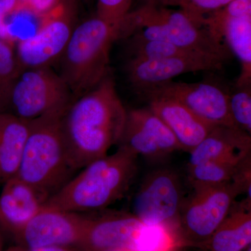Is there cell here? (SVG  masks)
Here are the masks:
<instances>
[{
    "mask_svg": "<svg viewBox=\"0 0 251 251\" xmlns=\"http://www.w3.org/2000/svg\"><path fill=\"white\" fill-rule=\"evenodd\" d=\"M149 108L166 124L181 151L189 153L216 126L193 113L176 100L163 97L149 98Z\"/></svg>",
    "mask_w": 251,
    "mask_h": 251,
    "instance_id": "cell-17",
    "label": "cell"
},
{
    "mask_svg": "<svg viewBox=\"0 0 251 251\" xmlns=\"http://www.w3.org/2000/svg\"><path fill=\"white\" fill-rule=\"evenodd\" d=\"M182 197L177 173L169 168L156 170L140 184L133 200L132 214L149 226H164L179 231Z\"/></svg>",
    "mask_w": 251,
    "mask_h": 251,
    "instance_id": "cell-9",
    "label": "cell"
},
{
    "mask_svg": "<svg viewBox=\"0 0 251 251\" xmlns=\"http://www.w3.org/2000/svg\"><path fill=\"white\" fill-rule=\"evenodd\" d=\"M2 230H1V227H0V251H3V237H2Z\"/></svg>",
    "mask_w": 251,
    "mask_h": 251,
    "instance_id": "cell-33",
    "label": "cell"
},
{
    "mask_svg": "<svg viewBox=\"0 0 251 251\" xmlns=\"http://www.w3.org/2000/svg\"><path fill=\"white\" fill-rule=\"evenodd\" d=\"M140 93L147 99L163 97L173 99L211 125L237 128L229 113V94L215 84L172 80L142 91Z\"/></svg>",
    "mask_w": 251,
    "mask_h": 251,
    "instance_id": "cell-12",
    "label": "cell"
},
{
    "mask_svg": "<svg viewBox=\"0 0 251 251\" xmlns=\"http://www.w3.org/2000/svg\"><path fill=\"white\" fill-rule=\"evenodd\" d=\"M231 182L242 194H246V198L251 200V154L239 163Z\"/></svg>",
    "mask_w": 251,
    "mask_h": 251,
    "instance_id": "cell-27",
    "label": "cell"
},
{
    "mask_svg": "<svg viewBox=\"0 0 251 251\" xmlns=\"http://www.w3.org/2000/svg\"><path fill=\"white\" fill-rule=\"evenodd\" d=\"M246 251H251V247H248L247 249H246Z\"/></svg>",
    "mask_w": 251,
    "mask_h": 251,
    "instance_id": "cell-35",
    "label": "cell"
},
{
    "mask_svg": "<svg viewBox=\"0 0 251 251\" xmlns=\"http://www.w3.org/2000/svg\"><path fill=\"white\" fill-rule=\"evenodd\" d=\"M138 156L125 148L101 157L82 168L44 207L70 212L104 210L122 199L138 172Z\"/></svg>",
    "mask_w": 251,
    "mask_h": 251,
    "instance_id": "cell-2",
    "label": "cell"
},
{
    "mask_svg": "<svg viewBox=\"0 0 251 251\" xmlns=\"http://www.w3.org/2000/svg\"><path fill=\"white\" fill-rule=\"evenodd\" d=\"M69 0H18L20 13H27L43 18Z\"/></svg>",
    "mask_w": 251,
    "mask_h": 251,
    "instance_id": "cell-26",
    "label": "cell"
},
{
    "mask_svg": "<svg viewBox=\"0 0 251 251\" xmlns=\"http://www.w3.org/2000/svg\"><path fill=\"white\" fill-rule=\"evenodd\" d=\"M232 0H177L175 6H179L190 16L202 25L206 15L215 12L228 4Z\"/></svg>",
    "mask_w": 251,
    "mask_h": 251,
    "instance_id": "cell-25",
    "label": "cell"
},
{
    "mask_svg": "<svg viewBox=\"0 0 251 251\" xmlns=\"http://www.w3.org/2000/svg\"><path fill=\"white\" fill-rule=\"evenodd\" d=\"M0 4L7 16L20 13L18 0H0Z\"/></svg>",
    "mask_w": 251,
    "mask_h": 251,
    "instance_id": "cell-29",
    "label": "cell"
},
{
    "mask_svg": "<svg viewBox=\"0 0 251 251\" xmlns=\"http://www.w3.org/2000/svg\"><path fill=\"white\" fill-rule=\"evenodd\" d=\"M202 25L228 50L241 64L237 87L251 85V16H228L220 10L203 18Z\"/></svg>",
    "mask_w": 251,
    "mask_h": 251,
    "instance_id": "cell-15",
    "label": "cell"
},
{
    "mask_svg": "<svg viewBox=\"0 0 251 251\" xmlns=\"http://www.w3.org/2000/svg\"><path fill=\"white\" fill-rule=\"evenodd\" d=\"M121 31L124 39L135 35L226 59L229 55L228 49L223 41L184 11L153 3L130 11L122 22Z\"/></svg>",
    "mask_w": 251,
    "mask_h": 251,
    "instance_id": "cell-5",
    "label": "cell"
},
{
    "mask_svg": "<svg viewBox=\"0 0 251 251\" xmlns=\"http://www.w3.org/2000/svg\"><path fill=\"white\" fill-rule=\"evenodd\" d=\"M229 110L235 126L251 135V85L237 87L229 94Z\"/></svg>",
    "mask_w": 251,
    "mask_h": 251,
    "instance_id": "cell-23",
    "label": "cell"
},
{
    "mask_svg": "<svg viewBox=\"0 0 251 251\" xmlns=\"http://www.w3.org/2000/svg\"><path fill=\"white\" fill-rule=\"evenodd\" d=\"M250 154L251 153L244 156L211 160L188 166V181L192 188L230 182L239 163Z\"/></svg>",
    "mask_w": 251,
    "mask_h": 251,
    "instance_id": "cell-21",
    "label": "cell"
},
{
    "mask_svg": "<svg viewBox=\"0 0 251 251\" xmlns=\"http://www.w3.org/2000/svg\"><path fill=\"white\" fill-rule=\"evenodd\" d=\"M67 110L29 122L22 161L16 176L34 188L46 201L76 172L69 159L63 135L62 119Z\"/></svg>",
    "mask_w": 251,
    "mask_h": 251,
    "instance_id": "cell-3",
    "label": "cell"
},
{
    "mask_svg": "<svg viewBox=\"0 0 251 251\" xmlns=\"http://www.w3.org/2000/svg\"><path fill=\"white\" fill-rule=\"evenodd\" d=\"M117 146L153 161L165 159L175 151H181L171 130L149 107L127 110Z\"/></svg>",
    "mask_w": 251,
    "mask_h": 251,
    "instance_id": "cell-13",
    "label": "cell"
},
{
    "mask_svg": "<svg viewBox=\"0 0 251 251\" xmlns=\"http://www.w3.org/2000/svg\"><path fill=\"white\" fill-rule=\"evenodd\" d=\"M127 110L110 74L69 105L62 119L68 154L75 171L108 155L118 145Z\"/></svg>",
    "mask_w": 251,
    "mask_h": 251,
    "instance_id": "cell-1",
    "label": "cell"
},
{
    "mask_svg": "<svg viewBox=\"0 0 251 251\" xmlns=\"http://www.w3.org/2000/svg\"><path fill=\"white\" fill-rule=\"evenodd\" d=\"M88 216L43 207L14 237L16 245L27 249L51 247H78Z\"/></svg>",
    "mask_w": 251,
    "mask_h": 251,
    "instance_id": "cell-11",
    "label": "cell"
},
{
    "mask_svg": "<svg viewBox=\"0 0 251 251\" xmlns=\"http://www.w3.org/2000/svg\"><path fill=\"white\" fill-rule=\"evenodd\" d=\"M73 101L72 92L60 74L50 67L31 68L18 75L5 112L30 122L67 110Z\"/></svg>",
    "mask_w": 251,
    "mask_h": 251,
    "instance_id": "cell-7",
    "label": "cell"
},
{
    "mask_svg": "<svg viewBox=\"0 0 251 251\" xmlns=\"http://www.w3.org/2000/svg\"><path fill=\"white\" fill-rule=\"evenodd\" d=\"M22 70L12 44L0 39V113L6 111L11 89Z\"/></svg>",
    "mask_w": 251,
    "mask_h": 251,
    "instance_id": "cell-22",
    "label": "cell"
},
{
    "mask_svg": "<svg viewBox=\"0 0 251 251\" xmlns=\"http://www.w3.org/2000/svg\"><path fill=\"white\" fill-rule=\"evenodd\" d=\"M179 218L180 235L186 247L199 248L226 219L242 193L232 182L193 187Z\"/></svg>",
    "mask_w": 251,
    "mask_h": 251,
    "instance_id": "cell-8",
    "label": "cell"
},
{
    "mask_svg": "<svg viewBox=\"0 0 251 251\" xmlns=\"http://www.w3.org/2000/svg\"><path fill=\"white\" fill-rule=\"evenodd\" d=\"M103 212L88 216L77 247L82 251H171L173 234L166 226L145 224L132 213Z\"/></svg>",
    "mask_w": 251,
    "mask_h": 251,
    "instance_id": "cell-6",
    "label": "cell"
},
{
    "mask_svg": "<svg viewBox=\"0 0 251 251\" xmlns=\"http://www.w3.org/2000/svg\"><path fill=\"white\" fill-rule=\"evenodd\" d=\"M251 153V135L235 127L216 126L189 153L188 166Z\"/></svg>",
    "mask_w": 251,
    "mask_h": 251,
    "instance_id": "cell-18",
    "label": "cell"
},
{
    "mask_svg": "<svg viewBox=\"0 0 251 251\" xmlns=\"http://www.w3.org/2000/svg\"><path fill=\"white\" fill-rule=\"evenodd\" d=\"M133 251L125 250V249H121V250H115V251Z\"/></svg>",
    "mask_w": 251,
    "mask_h": 251,
    "instance_id": "cell-34",
    "label": "cell"
},
{
    "mask_svg": "<svg viewBox=\"0 0 251 251\" xmlns=\"http://www.w3.org/2000/svg\"><path fill=\"white\" fill-rule=\"evenodd\" d=\"M251 244V201L234 203L228 216L199 249L202 251H244Z\"/></svg>",
    "mask_w": 251,
    "mask_h": 251,
    "instance_id": "cell-19",
    "label": "cell"
},
{
    "mask_svg": "<svg viewBox=\"0 0 251 251\" xmlns=\"http://www.w3.org/2000/svg\"><path fill=\"white\" fill-rule=\"evenodd\" d=\"M29 122L0 113V184L17 175L29 133Z\"/></svg>",
    "mask_w": 251,
    "mask_h": 251,
    "instance_id": "cell-20",
    "label": "cell"
},
{
    "mask_svg": "<svg viewBox=\"0 0 251 251\" xmlns=\"http://www.w3.org/2000/svg\"><path fill=\"white\" fill-rule=\"evenodd\" d=\"M6 251H29L27 249H25L22 247H20V246L16 245L14 246V247H10L9 249H8Z\"/></svg>",
    "mask_w": 251,
    "mask_h": 251,
    "instance_id": "cell-32",
    "label": "cell"
},
{
    "mask_svg": "<svg viewBox=\"0 0 251 251\" xmlns=\"http://www.w3.org/2000/svg\"><path fill=\"white\" fill-rule=\"evenodd\" d=\"M6 16L7 14L0 4V39L12 44V34L10 25L6 22Z\"/></svg>",
    "mask_w": 251,
    "mask_h": 251,
    "instance_id": "cell-28",
    "label": "cell"
},
{
    "mask_svg": "<svg viewBox=\"0 0 251 251\" xmlns=\"http://www.w3.org/2000/svg\"><path fill=\"white\" fill-rule=\"evenodd\" d=\"M133 0H97V15L112 25L121 24L130 11Z\"/></svg>",
    "mask_w": 251,
    "mask_h": 251,
    "instance_id": "cell-24",
    "label": "cell"
},
{
    "mask_svg": "<svg viewBox=\"0 0 251 251\" xmlns=\"http://www.w3.org/2000/svg\"><path fill=\"white\" fill-rule=\"evenodd\" d=\"M119 27L98 16L76 25L59 59L60 75L74 100L90 92L110 74V52Z\"/></svg>",
    "mask_w": 251,
    "mask_h": 251,
    "instance_id": "cell-4",
    "label": "cell"
},
{
    "mask_svg": "<svg viewBox=\"0 0 251 251\" xmlns=\"http://www.w3.org/2000/svg\"><path fill=\"white\" fill-rule=\"evenodd\" d=\"M177 0H151L150 3H153L161 6H174Z\"/></svg>",
    "mask_w": 251,
    "mask_h": 251,
    "instance_id": "cell-31",
    "label": "cell"
},
{
    "mask_svg": "<svg viewBox=\"0 0 251 251\" xmlns=\"http://www.w3.org/2000/svg\"><path fill=\"white\" fill-rule=\"evenodd\" d=\"M46 200L27 183L14 176L0 194V227L13 238L44 207Z\"/></svg>",
    "mask_w": 251,
    "mask_h": 251,
    "instance_id": "cell-16",
    "label": "cell"
},
{
    "mask_svg": "<svg viewBox=\"0 0 251 251\" xmlns=\"http://www.w3.org/2000/svg\"><path fill=\"white\" fill-rule=\"evenodd\" d=\"M226 59L204 53L158 59L129 58L126 64V73L130 84L140 92L182 74L221 69Z\"/></svg>",
    "mask_w": 251,
    "mask_h": 251,
    "instance_id": "cell-14",
    "label": "cell"
},
{
    "mask_svg": "<svg viewBox=\"0 0 251 251\" xmlns=\"http://www.w3.org/2000/svg\"><path fill=\"white\" fill-rule=\"evenodd\" d=\"M75 21L74 0L43 18L34 34L18 41L15 49L22 69L50 67L59 61L76 25Z\"/></svg>",
    "mask_w": 251,
    "mask_h": 251,
    "instance_id": "cell-10",
    "label": "cell"
},
{
    "mask_svg": "<svg viewBox=\"0 0 251 251\" xmlns=\"http://www.w3.org/2000/svg\"><path fill=\"white\" fill-rule=\"evenodd\" d=\"M29 251H83L80 248L75 246H66V247H51L32 249Z\"/></svg>",
    "mask_w": 251,
    "mask_h": 251,
    "instance_id": "cell-30",
    "label": "cell"
}]
</instances>
